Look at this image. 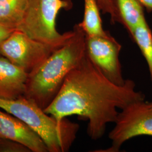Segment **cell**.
I'll return each mask as SVG.
<instances>
[{
	"label": "cell",
	"instance_id": "6da1fadb",
	"mask_svg": "<svg viewBox=\"0 0 152 152\" xmlns=\"http://www.w3.org/2000/svg\"><path fill=\"white\" fill-rule=\"evenodd\" d=\"M145 95L136 90L130 79L124 85L110 81L90 60L86 53L69 72L57 95L44 111L61 122L77 115L88 121L87 133L93 140L101 139L107 125L114 123L120 110Z\"/></svg>",
	"mask_w": 152,
	"mask_h": 152
},
{
	"label": "cell",
	"instance_id": "7a4b0ae2",
	"mask_svg": "<svg viewBox=\"0 0 152 152\" xmlns=\"http://www.w3.org/2000/svg\"><path fill=\"white\" fill-rule=\"evenodd\" d=\"M85 39V33L76 24L65 43L28 75L24 96L44 110L46 108L57 95L66 77L86 54Z\"/></svg>",
	"mask_w": 152,
	"mask_h": 152
},
{
	"label": "cell",
	"instance_id": "3957f363",
	"mask_svg": "<svg viewBox=\"0 0 152 152\" xmlns=\"http://www.w3.org/2000/svg\"><path fill=\"white\" fill-rule=\"evenodd\" d=\"M0 108L28 125L42 138L49 152H68L80 129L78 124L66 118L58 122L24 96L14 100L0 99Z\"/></svg>",
	"mask_w": 152,
	"mask_h": 152
},
{
	"label": "cell",
	"instance_id": "277c9868",
	"mask_svg": "<svg viewBox=\"0 0 152 152\" xmlns=\"http://www.w3.org/2000/svg\"><path fill=\"white\" fill-rule=\"evenodd\" d=\"M73 7L72 0H27L22 21L16 29L43 44L60 48L72 34V30L60 33L56 18L61 10Z\"/></svg>",
	"mask_w": 152,
	"mask_h": 152
},
{
	"label": "cell",
	"instance_id": "5b68a950",
	"mask_svg": "<svg viewBox=\"0 0 152 152\" xmlns=\"http://www.w3.org/2000/svg\"><path fill=\"white\" fill-rule=\"evenodd\" d=\"M141 136L152 137V104L145 100L131 103L120 110L109 134L111 145L99 152H119L125 142Z\"/></svg>",
	"mask_w": 152,
	"mask_h": 152
},
{
	"label": "cell",
	"instance_id": "8992f818",
	"mask_svg": "<svg viewBox=\"0 0 152 152\" xmlns=\"http://www.w3.org/2000/svg\"><path fill=\"white\" fill-rule=\"evenodd\" d=\"M58 48L38 42L16 29L1 44L0 56L5 57L29 75Z\"/></svg>",
	"mask_w": 152,
	"mask_h": 152
},
{
	"label": "cell",
	"instance_id": "52a82bcc",
	"mask_svg": "<svg viewBox=\"0 0 152 152\" xmlns=\"http://www.w3.org/2000/svg\"><path fill=\"white\" fill-rule=\"evenodd\" d=\"M86 53L98 69L110 81L117 85H124L120 54L121 45L109 33L105 36H86Z\"/></svg>",
	"mask_w": 152,
	"mask_h": 152
},
{
	"label": "cell",
	"instance_id": "ba28073f",
	"mask_svg": "<svg viewBox=\"0 0 152 152\" xmlns=\"http://www.w3.org/2000/svg\"><path fill=\"white\" fill-rule=\"evenodd\" d=\"M0 138L22 144L32 152H49L42 138L28 125L0 108Z\"/></svg>",
	"mask_w": 152,
	"mask_h": 152
},
{
	"label": "cell",
	"instance_id": "9c48e42d",
	"mask_svg": "<svg viewBox=\"0 0 152 152\" xmlns=\"http://www.w3.org/2000/svg\"><path fill=\"white\" fill-rule=\"evenodd\" d=\"M28 74L0 56V99L14 100L24 95Z\"/></svg>",
	"mask_w": 152,
	"mask_h": 152
},
{
	"label": "cell",
	"instance_id": "30bf717a",
	"mask_svg": "<svg viewBox=\"0 0 152 152\" xmlns=\"http://www.w3.org/2000/svg\"><path fill=\"white\" fill-rule=\"evenodd\" d=\"M117 23L122 24L131 36L135 28L146 20L144 7L138 0H112Z\"/></svg>",
	"mask_w": 152,
	"mask_h": 152
},
{
	"label": "cell",
	"instance_id": "8fae6325",
	"mask_svg": "<svg viewBox=\"0 0 152 152\" xmlns=\"http://www.w3.org/2000/svg\"><path fill=\"white\" fill-rule=\"evenodd\" d=\"M84 14L79 24L86 36H105L108 34L103 26L97 0H83Z\"/></svg>",
	"mask_w": 152,
	"mask_h": 152
},
{
	"label": "cell",
	"instance_id": "7c38bea8",
	"mask_svg": "<svg viewBox=\"0 0 152 152\" xmlns=\"http://www.w3.org/2000/svg\"><path fill=\"white\" fill-rule=\"evenodd\" d=\"M131 37L146 60L152 83V32L146 20L135 28Z\"/></svg>",
	"mask_w": 152,
	"mask_h": 152
},
{
	"label": "cell",
	"instance_id": "4fadbf2b",
	"mask_svg": "<svg viewBox=\"0 0 152 152\" xmlns=\"http://www.w3.org/2000/svg\"><path fill=\"white\" fill-rule=\"evenodd\" d=\"M27 0H0V22L18 27L22 21Z\"/></svg>",
	"mask_w": 152,
	"mask_h": 152
},
{
	"label": "cell",
	"instance_id": "5bb4252c",
	"mask_svg": "<svg viewBox=\"0 0 152 152\" xmlns=\"http://www.w3.org/2000/svg\"><path fill=\"white\" fill-rule=\"evenodd\" d=\"M0 152H32L19 142L9 139L0 138Z\"/></svg>",
	"mask_w": 152,
	"mask_h": 152
},
{
	"label": "cell",
	"instance_id": "9a60e30c",
	"mask_svg": "<svg viewBox=\"0 0 152 152\" xmlns=\"http://www.w3.org/2000/svg\"><path fill=\"white\" fill-rule=\"evenodd\" d=\"M97 2L100 10L104 14L109 15L111 23L113 24L116 23V14L112 0H97Z\"/></svg>",
	"mask_w": 152,
	"mask_h": 152
},
{
	"label": "cell",
	"instance_id": "2e32d148",
	"mask_svg": "<svg viewBox=\"0 0 152 152\" xmlns=\"http://www.w3.org/2000/svg\"><path fill=\"white\" fill-rule=\"evenodd\" d=\"M16 29V28L0 22V45Z\"/></svg>",
	"mask_w": 152,
	"mask_h": 152
},
{
	"label": "cell",
	"instance_id": "e0dca14e",
	"mask_svg": "<svg viewBox=\"0 0 152 152\" xmlns=\"http://www.w3.org/2000/svg\"><path fill=\"white\" fill-rule=\"evenodd\" d=\"M148 12L152 11V0H138Z\"/></svg>",
	"mask_w": 152,
	"mask_h": 152
},
{
	"label": "cell",
	"instance_id": "ac0fdd59",
	"mask_svg": "<svg viewBox=\"0 0 152 152\" xmlns=\"http://www.w3.org/2000/svg\"><path fill=\"white\" fill-rule=\"evenodd\" d=\"M151 103V104H152V102H150Z\"/></svg>",
	"mask_w": 152,
	"mask_h": 152
}]
</instances>
